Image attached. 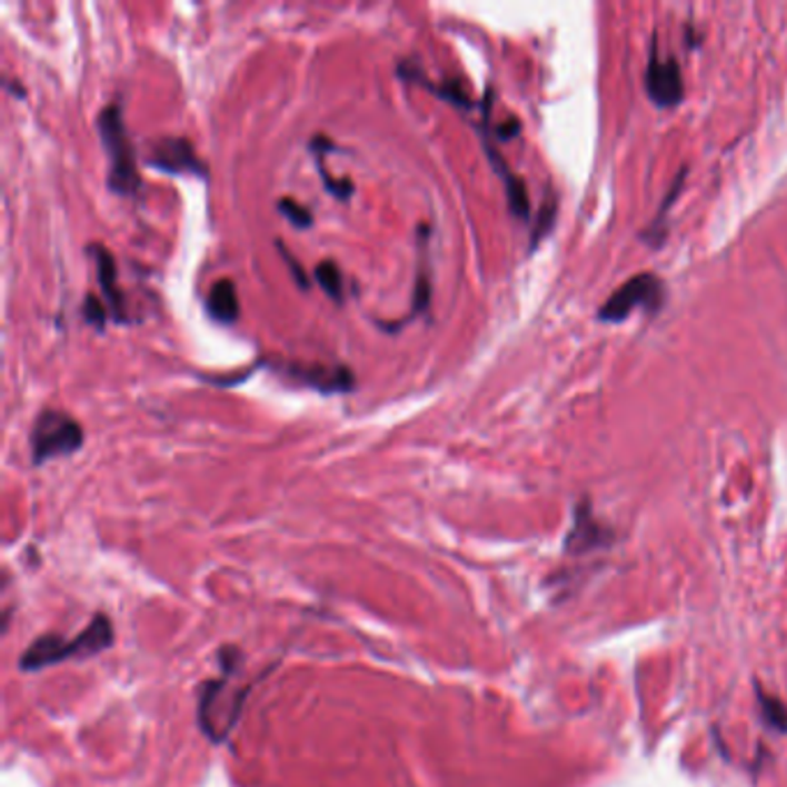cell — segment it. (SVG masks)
Wrapping results in <instances>:
<instances>
[{
	"mask_svg": "<svg viewBox=\"0 0 787 787\" xmlns=\"http://www.w3.org/2000/svg\"><path fill=\"white\" fill-rule=\"evenodd\" d=\"M218 663H220L222 677L203 681L201 693H199V705H197L199 728L213 744L227 741V737L233 733L236 723L240 718V711H243L248 693H250V686L248 688H231L229 686V679L233 677L236 668L240 665L238 647H233V645L222 647Z\"/></svg>",
	"mask_w": 787,
	"mask_h": 787,
	"instance_id": "6da1fadb",
	"label": "cell"
},
{
	"mask_svg": "<svg viewBox=\"0 0 787 787\" xmlns=\"http://www.w3.org/2000/svg\"><path fill=\"white\" fill-rule=\"evenodd\" d=\"M113 645V624L104 612H98L93 619L81 628L72 640H66L58 632H44L26 647L21 654L19 668L21 673H40L51 665H60L68 660L93 658L107 651Z\"/></svg>",
	"mask_w": 787,
	"mask_h": 787,
	"instance_id": "7a4b0ae2",
	"label": "cell"
},
{
	"mask_svg": "<svg viewBox=\"0 0 787 787\" xmlns=\"http://www.w3.org/2000/svg\"><path fill=\"white\" fill-rule=\"evenodd\" d=\"M96 128L109 158V190L118 197H135L141 190V173L137 165V150L126 126L123 107L118 102L107 104L96 118Z\"/></svg>",
	"mask_w": 787,
	"mask_h": 787,
	"instance_id": "3957f363",
	"label": "cell"
},
{
	"mask_svg": "<svg viewBox=\"0 0 787 787\" xmlns=\"http://www.w3.org/2000/svg\"><path fill=\"white\" fill-rule=\"evenodd\" d=\"M83 446V430L79 420L60 409H44L30 430V458L36 467L56 458L74 456Z\"/></svg>",
	"mask_w": 787,
	"mask_h": 787,
	"instance_id": "277c9868",
	"label": "cell"
},
{
	"mask_svg": "<svg viewBox=\"0 0 787 787\" xmlns=\"http://www.w3.org/2000/svg\"><path fill=\"white\" fill-rule=\"evenodd\" d=\"M665 302V285L654 272H640L626 280L598 310V319L605 323H621L635 310L656 315Z\"/></svg>",
	"mask_w": 787,
	"mask_h": 787,
	"instance_id": "5b68a950",
	"label": "cell"
},
{
	"mask_svg": "<svg viewBox=\"0 0 787 787\" xmlns=\"http://www.w3.org/2000/svg\"><path fill=\"white\" fill-rule=\"evenodd\" d=\"M143 162L150 169H158L173 176H197L206 178L208 167L197 156V150L186 137H160L146 146Z\"/></svg>",
	"mask_w": 787,
	"mask_h": 787,
	"instance_id": "8992f818",
	"label": "cell"
},
{
	"mask_svg": "<svg viewBox=\"0 0 787 787\" xmlns=\"http://www.w3.org/2000/svg\"><path fill=\"white\" fill-rule=\"evenodd\" d=\"M645 86L649 98L660 109H673L684 100V77L675 58H660L658 42H654L651 58L645 74Z\"/></svg>",
	"mask_w": 787,
	"mask_h": 787,
	"instance_id": "52a82bcc",
	"label": "cell"
},
{
	"mask_svg": "<svg viewBox=\"0 0 787 787\" xmlns=\"http://www.w3.org/2000/svg\"><path fill=\"white\" fill-rule=\"evenodd\" d=\"M282 375H287L289 379L308 386L312 390L326 392V396H332V392H349L356 386L353 372L345 366H321V362H285L280 366Z\"/></svg>",
	"mask_w": 787,
	"mask_h": 787,
	"instance_id": "ba28073f",
	"label": "cell"
},
{
	"mask_svg": "<svg viewBox=\"0 0 787 787\" xmlns=\"http://www.w3.org/2000/svg\"><path fill=\"white\" fill-rule=\"evenodd\" d=\"M610 540H612V531L608 527H602L600 520H596L587 501L575 508V522L566 536V542H564L566 555L580 557V555L605 548V545H608Z\"/></svg>",
	"mask_w": 787,
	"mask_h": 787,
	"instance_id": "9c48e42d",
	"label": "cell"
},
{
	"mask_svg": "<svg viewBox=\"0 0 787 787\" xmlns=\"http://www.w3.org/2000/svg\"><path fill=\"white\" fill-rule=\"evenodd\" d=\"M428 236L430 227L420 225L418 227V270H416V285H414V298H411V315L402 321L392 323H379L388 332H398L402 326L414 321L420 315H428L430 302H432V270H430V259H428Z\"/></svg>",
	"mask_w": 787,
	"mask_h": 787,
	"instance_id": "30bf717a",
	"label": "cell"
},
{
	"mask_svg": "<svg viewBox=\"0 0 787 787\" xmlns=\"http://www.w3.org/2000/svg\"><path fill=\"white\" fill-rule=\"evenodd\" d=\"M86 252L93 257V261H96L98 282H100V289L104 293L109 317L116 323H130L128 308H126V296H123V289H120V285H118V266H116L113 255L102 243L88 246Z\"/></svg>",
	"mask_w": 787,
	"mask_h": 787,
	"instance_id": "8fae6325",
	"label": "cell"
},
{
	"mask_svg": "<svg viewBox=\"0 0 787 787\" xmlns=\"http://www.w3.org/2000/svg\"><path fill=\"white\" fill-rule=\"evenodd\" d=\"M398 77L405 79L407 83H416V86H420V88L430 90L432 96H437V98L450 102L452 107H458V109H471V107H474V102H471L467 90L462 88V81H460V79H446V81H441V83H432V81L426 77V72H422V70L414 63V60H402V63L398 66Z\"/></svg>",
	"mask_w": 787,
	"mask_h": 787,
	"instance_id": "7c38bea8",
	"label": "cell"
},
{
	"mask_svg": "<svg viewBox=\"0 0 787 787\" xmlns=\"http://www.w3.org/2000/svg\"><path fill=\"white\" fill-rule=\"evenodd\" d=\"M486 150H488V158H490L495 171L504 180L506 197H508V206L512 210V216L520 218V220H527L529 218V195H527V188H525V180L508 169L506 160L497 153V148L488 139H486Z\"/></svg>",
	"mask_w": 787,
	"mask_h": 787,
	"instance_id": "4fadbf2b",
	"label": "cell"
},
{
	"mask_svg": "<svg viewBox=\"0 0 787 787\" xmlns=\"http://www.w3.org/2000/svg\"><path fill=\"white\" fill-rule=\"evenodd\" d=\"M206 312L208 317L231 326L238 321L240 317V302H238V291L236 285L231 280H218L213 287H210L208 296H206Z\"/></svg>",
	"mask_w": 787,
	"mask_h": 787,
	"instance_id": "5bb4252c",
	"label": "cell"
},
{
	"mask_svg": "<svg viewBox=\"0 0 787 787\" xmlns=\"http://www.w3.org/2000/svg\"><path fill=\"white\" fill-rule=\"evenodd\" d=\"M310 150H312L315 158H317V171H319V176H321V180H323L326 192L332 195L336 199H340V201H349L351 195H353L351 178H336V176L330 178V176L326 173L323 153H328V150H336V143H332V141H330L328 137H323V135H317V137H312V141H310Z\"/></svg>",
	"mask_w": 787,
	"mask_h": 787,
	"instance_id": "9a60e30c",
	"label": "cell"
},
{
	"mask_svg": "<svg viewBox=\"0 0 787 787\" xmlns=\"http://www.w3.org/2000/svg\"><path fill=\"white\" fill-rule=\"evenodd\" d=\"M315 280L330 300H336V302L345 300V276L336 261L332 259L319 261L315 268Z\"/></svg>",
	"mask_w": 787,
	"mask_h": 787,
	"instance_id": "2e32d148",
	"label": "cell"
},
{
	"mask_svg": "<svg viewBox=\"0 0 787 787\" xmlns=\"http://www.w3.org/2000/svg\"><path fill=\"white\" fill-rule=\"evenodd\" d=\"M758 703H760L763 720L769 725V728L780 733V735H787V707H785V703L774 698V695H769L765 690L758 693Z\"/></svg>",
	"mask_w": 787,
	"mask_h": 787,
	"instance_id": "e0dca14e",
	"label": "cell"
},
{
	"mask_svg": "<svg viewBox=\"0 0 787 787\" xmlns=\"http://www.w3.org/2000/svg\"><path fill=\"white\" fill-rule=\"evenodd\" d=\"M278 210L296 229H310L315 225L312 210L306 208L302 203H298V201H293V199H289V197H282L278 201Z\"/></svg>",
	"mask_w": 787,
	"mask_h": 787,
	"instance_id": "ac0fdd59",
	"label": "cell"
},
{
	"mask_svg": "<svg viewBox=\"0 0 787 787\" xmlns=\"http://www.w3.org/2000/svg\"><path fill=\"white\" fill-rule=\"evenodd\" d=\"M83 319L93 326L98 332H104L107 328V319H109V308H107V302H102L98 296L93 293H88L86 300H83Z\"/></svg>",
	"mask_w": 787,
	"mask_h": 787,
	"instance_id": "d6986e66",
	"label": "cell"
},
{
	"mask_svg": "<svg viewBox=\"0 0 787 787\" xmlns=\"http://www.w3.org/2000/svg\"><path fill=\"white\" fill-rule=\"evenodd\" d=\"M276 248H278L280 257L285 259V263L289 266V270H291V278L296 280V285H298L300 289H310V280H308V276H306V270H302V266L296 261V257H293V255L285 248L282 240H276Z\"/></svg>",
	"mask_w": 787,
	"mask_h": 787,
	"instance_id": "ffe728a7",
	"label": "cell"
},
{
	"mask_svg": "<svg viewBox=\"0 0 787 787\" xmlns=\"http://www.w3.org/2000/svg\"><path fill=\"white\" fill-rule=\"evenodd\" d=\"M518 132H520V120H518V118H508L506 123L497 126V137H499L501 141L512 139V137H516Z\"/></svg>",
	"mask_w": 787,
	"mask_h": 787,
	"instance_id": "44dd1931",
	"label": "cell"
},
{
	"mask_svg": "<svg viewBox=\"0 0 787 787\" xmlns=\"http://www.w3.org/2000/svg\"><path fill=\"white\" fill-rule=\"evenodd\" d=\"M6 88H8V90H12V96H14V98H26V93H23V86H21V83H14V81H10V79H8V81H6Z\"/></svg>",
	"mask_w": 787,
	"mask_h": 787,
	"instance_id": "7402d4cb",
	"label": "cell"
}]
</instances>
